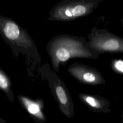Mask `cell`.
<instances>
[{"instance_id":"1","label":"cell","mask_w":123,"mask_h":123,"mask_svg":"<svg viewBox=\"0 0 123 123\" xmlns=\"http://www.w3.org/2000/svg\"><path fill=\"white\" fill-rule=\"evenodd\" d=\"M46 50L52 68L57 73L71 59L99 58V54L89 47L85 38L70 34L58 35L51 38L47 43Z\"/></svg>"},{"instance_id":"2","label":"cell","mask_w":123,"mask_h":123,"mask_svg":"<svg viewBox=\"0 0 123 123\" xmlns=\"http://www.w3.org/2000/svg\"><path fill=\"white\" fill-rule=\"evenodd\" d=\"M0 35L11 48L14 57L22 54L40 62L38 49L27 30L8 17L0 15Z\"/></svg>"},{"instance_id":"3","label":"cell","mask_w":123,"mask_h":123,"mask_svg":"<svg viewBox=\"0 0 123 123\" xmlns=\"http://www.w3.org/2000/svg\"><path fill=\"white\" fill-rule=\"evenodd\" d=\"M103 0H62L49 12L48 20L69 22L92 13Z\"/></svg>"},{"instance_id":"4","label":"cell","mask_w":123,"mask_h":123,"mask_svg":"<svg viewBox=\"0 0 123 123\" xmlns=\"http://www.w3.org/2000/svg\"><path fill=\"white\" fill-rule=\"evenodd\" d=\"M89 47L99 54H123V38L106 29L93 27L87 34Z\"/></svg>"},{"instance_id":"5","label":"cell","mask_w":123,"mask_h":123,"mask_svg":"<svg viewBox=\"0 0 123 123\" xmlns=\"http://www.w3.org/2000/svg\"><path fill=\"white\" fill-rule=\"evenodd\" d=\"M40 71V73L47 80L51 93L59 102L61 108L69 111L73 102L64 82L60 78L48 63L44 65Z\"/></svg>"},{"instance_id":"6","label":"cell","mask_w":123,"mask_h":123,"mask_svg":"<svg viewBox=\"0 0 123 123\" xmlns=\"http://www.w3.org/2000/svg\"><path fill=\"white\" fill-rule=\"evenodd\" d=\"M69 74L79 83L97 86L105 85V79L96 68L81 62H74L67 68Z\"/></svg>"},{"instance_id":"7","label":"cell","mask_w":123,"mask_h":123,"mask_svg":"<svg viewBox=\"0 0 123 123\" xmlns=\"http://www.w3.org/2000/svg\"><path fill=\"white\" fill-rule=\"evenodd\" d=\"M78 97L83 102L96 110L104 111H110V103L104 98L83 93L78 94Z\"/></svg>"},{"instance_id":"8","label":"cell","mask_w":123,"mask_h":123,"mask_svg":"<svg viewBox=\"0 0 123 123\" xmlns=\"http://www.w3.org/2000/svg\"><path fill=\"white\" fill-rule=\"evenodd\" d=\"M0 89L5 93L10 100L12 101L14 99L11 80L7 74L1 68H0Z\"/></svg>"},{"instance_id":"9","label":"cell","mask_w":123,"mask_h":123,"mask_svg":"<svg viewBox=\"0 0 123 123\" xmlns=\"http://www.w3.org/2000/svg\"><path fill=\"white\" fill-rule=\"evenodd\" d=\"M111 70L116 74L123 75V58H114L111 62Z\"/></svg>"},{"instance_id":"10","label":"cell","mask_w":123,"mask_h":123,"mask_svg":"<svg viewBox=\"0 0 123 123\" xmlns=\"http://www.w3.org/2000/svg\"><path fill=\"white\" fill-rule=\"evenodd\" d=\"M122 123H123V111H122V121H121Z\"/></svg>"},{"instance_id":"11","label":"cell","mask_w":123,"mask_h":123,"mask_svg":"<svg viewBox=\"0 0 123 123\" xmlns=\"http://www.w3.org/2000/svg\"><path fill=\"white\" fill-rule=\"evenodd\" d=\"M121 22L122 26V27H123V19H122L121 20Z\"/></svg>"}]
</instances>
